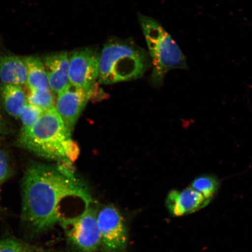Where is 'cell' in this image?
<instances>
[{
    "label": "cell",
    "instance_id": "obj_1",
    "mask_svg": "<svg viewBox=\"0 0 252 252\" xmlns=\"http://www.w3.org/2000/svg\"><path fill=\"white\" fill-rule=\"evenodd\" d=\"M22 189V219L37 233L48 231L64 220L61 205L67 198L93 202L86 185L75 176L65 174L58 166L32 163L25 172Z\"/></svg>",
    "mask_w": 252,
    "mask_h": 252
},
{
    "label": "cell",
    "instance_id": "obj_8",
    "mask_svg": "<svg viewBox=\"0 0 252 252\" xmlns=\"http://www.w3.org/2000/svg\"><path fill=\"white\" fill-rule=\"evenodd\" d=\"M90 97L91 90L71 85L58 94L55 108L70 134Z\"/></svg>",
    "mask_w": 252,
    "mask_h": 252
},
{
    "label": "cell",
    "instance_id": "obj_18",
    "mask_svg": "<svg viewBox=\"0 0 252 252\" xmlns=\"http://www.w3.org/2000/svg\"><path fill=\"white\" fill-rule=\"evenodd\" d=\"M25 248L20 241L7 238L0 241V252H23Z\"/></svg>",
    "mask_w": 252,
    "mask_h": 252
},
{
    "label": "cell",
    "instance_id": "obj_20",
    "mask_svg": "<svg viewBox=\"0 0 252 252\" xmlns=\"http://www.w3.org/2000/svg\"><path fill=\"white\" fill-rule=\"evenodd\" d=\"M7 131V127L5 125V123L0 115V134H5Z\"/></svg>",
    "mask_w": 252,
    "mask_h": 252
},
{
    "label": "cell",
    "instance_id": "obj_15",
    "mask_svg": "<svg viewBox=\"0 0 252 252\" xmlns=\"http://www.w3.org/2000/svg\"><path fill=\"white\" fill-rule=\"evenodd\" d=\"M28 103L34 105L43 110H49L55 107V94L50 90H30L27 94Z\"/></svg>",
    "mask_w": 252,
    "mask_h": 252
},
{
    "label": "cell",
    "instance_id": "obj_21",
    "mask_svg": "<svg viewBox=\"0 0 252 252\" xmlns=\"http://www.w3.org/2000/svg\"><path fill=\"white\" fill-rule=\"evenodd\" d=\"M1 81H0V90H1Z\"/></svg>",
    "mask_w": 252,
    "mask_h": 252
},
{
    "label": "cell",
    "instance_id": "obj_7",
    "mask_svg": "<svg viewBox=\"0 0 252 252\" xmlns=\"http://www.w3.org/2000/svg\"><path fill=\"white\" fill-rule=\"evenodd\" d=\"M100 53L94 47L75 50L69 56V81L71 86L90 91L99 78Z\"/></svg>",
    "mask_w": 252,
    "mask_h": 252
},
{
    "label": "cell",
    "instance_id": "obj_5",
    "mask_svg": "<svg viewBox=\"0 0 252 252\" xmlns=\"http://www.w3.org/2000/svg\"><path fill=\"white\" fill-rule=\"evenodd\" d=\"M70 243L81 252H95L101 247L97 210L90 205L79 215L61 222Z\"/></svg>",
    "mask_w": 252,
    "mask_h": 252
},
{
    "label": "cell",
    "instance_id": "obj_9",
    "mask_svg": "<svg viewBox=\"0 0 252 252\" xmlns=\"http://www.w3.org/2000/svg\"><path fill=\"white\" fill-rule=\"evenodd\" d=\"M210 201L189 187L181 191H170L166 198V206L172 216L181 217L203 209Z\"/></svg>",
    "mask_w": 252,
    "mask_h": 252
},
{
    "label": "cell",
    "instance_id": "obj_2",
    "mask_svg": "<svg viewBox=\"0 0 252 252\" xmlns=\"http://www.w3.org/2000/svg\"><path fill=\"white\" fill-rule=\"evenodd\" d=\"M147 53L130 40L112 39L100 55L99 83L111 84L139 78L149 68Z\"/></svg>",
    "mask_w": 252,
    "mask_h": 252
},
{
    "label": "cell",
    "instance_id": "obj_22",
    "mask_svg": "<svg viewBox=\"0 0 252 252\" xmlns=\"http://www.w3.org/2000/svg\"><path fill=\"white\" fill-rule=\"evenodd\" d=\"M28 252L27 251V250H26V248H25V250L24 251V252Z\"/></svg>",
    "mask_w": 252,
    "mask_h": 252
},
{
    "label": "cell",
    "instance_id": "obj_19",
    "mask_svg": "<svg viewBox=\"0 0 252 252\" xmlns=\"http://www.w3.org/2000/svg\"><path fill=\"white\" fill-rule=\"evenodd\" d=\"M65 152L66 157L72 162H74L77 159L79 154H80V149H79L78 145L73 140H72L71 138L66 142Z\"/></svg>",
    "mask_w": 252,
    "mask_h": 252
},
{
    "label": "cell",
    "instance_id": "obj_17",
    "mask_svg": "<svg viewBox=\"0 0 252 252\" xmlns=\"http://www.w3.org/2000/svg\"><path fill=\"white\" fill-rule=\"evenodd\" d=\"M12 175V169L5 151L0 150V185L7 180Z\"/></svg>",
    "mask_w": 252,
    "mask_h": 252
},
{
    "label": "cell",
    "instance_id": "obj_3",
    "mask_svg": "<svg viewBox=\"0 0 252 252\" xmlns=\"http://www.w3.org/2000/svg\"><path fill=\"white\" fill-rule=\"evenodd\" d=\"M71 135L55 107L45 110L30 128L21 131L17 143L37 156L59 162L67 159L65 145Z\"/></svg>",
    "mask_w": 252,
    "mask_h": 252
},
{
    "label": "cell",
    "instance_id": "obj_16",
    "mask_svg": "<svg viewBox=\"0 0 252 252\" xmlns=\"http://www.w3.org/2000/svg\"><path fill=\"white\" fill-rule=\"evenodd\" d=\"M44 112L45 110L38 108V107L28 103L20 117L22 124L21 131L27 130L32 126L40 118Z\"/></svg>",
    "mask_w": 252,
    "mask_h": 252
},
{
    "label": "cell",
    "instance_id": "obj_10",
    "mask_svg": "<svg viewBox=\"0 0 252 252\" xmlns=\"http://www.w3.org/2000/svg\"><path fill=\"white\" fill-rule=\"evenodd\" d=\"M50 90L55 94L62 92L70 86L69 81V55L67 52H58L45 56L43 58Z\"/></svg>",
    "mask_w": 252,
    "mask_h": 252
},
{
    "label": "cell",
    "instance_id": "obj_14",
    "mask_svg": "<svg viewBox=\"0 0 252 252\" xmlns=\"http://www.w3.org/2000/svg\"><path fill=\"white\" fill-rule=\"evenodd\" d=\"M207 199L212 201L220 188L219 179L212 175H201L192 182L191 187Z\"/></svg>",
    "mask_w": 252,
    "mask_h": 252
},
{
    "label": "cell",
    "instance_id": "obj_6",
    "mask_svg": "<svg viewBox=\"0 0 252 252\" xmlns=\"http://www.w3.org/2000/svg\"><path fill=\"white\" fill-rule=\"evenodd\" d=\"M102 252H126L128 234L125 220L119 210L112 205L97 210Z\"/></svg>",
    "mask_w": 252,
    "mask_h": 252
},
{
    "label": "cell",
    "instance_id": "obj_13",
    "mask_svg": "<svg viewBox=\"0 0 252 252\" xmlns=\"http://www.w3.org/2000/svg\"><path fill=\"white\" fill-rule=\"evenodd\" d=\"M24 60L27 65V87L29 90H50L48 75L43 60L34 56L25 57Z\"/></svg>",
    "mask_w": 252,
    "mask_h": 252
},
{
    "label": "cell",
    "instance_id": "obj_12",
    "mask_svg": "<svg viewBox=\"0 0 252 252\" xmlns=\"http://www.w3.org/2000/svg\"><path fill=\"white\" fill-rule=\"evenodd\" d=\"M0 96L6 112L12 117L20 118L28 105L27 95L23 87L15 85L2 86Z\"/></svg>",
    "mask_w": 252,
    "mask_h": 252
},
{
    "label": "cell",
    "instance_id": "obj_11",
    "mask_svg": "<svg viewBox=\"0 0 252 252\" xmlns=\"http://www.w3.org/2000/svg\"><path fill=\"white\" fill-rule=\"evenodd\" d=\"M27 77L24 58L11 55L0 56V81L2 86H27Z\"/></svg>",
    "mask_w": 252,
    "mask_h": 252
},
{
    "label": "cell",
    "instance_id": "obj_4",
    "mask_svg": "<svg viewBox=\"0 0 252 252\" xmlns=\"http://www.w3.org/2000/svg\"><path fill=\"white\" fill-rule=\"evenodd\" d=\"M138 20L149 50L153 67L151 80L154 84H161L167 72L173 69H188L180 47L161 25L141 14Z\"/></svg>",
    "mask_w": 252,
    "mask_h": 252
}]
</instances>
